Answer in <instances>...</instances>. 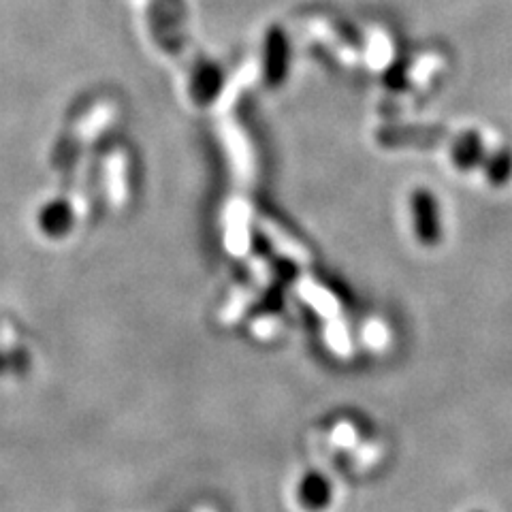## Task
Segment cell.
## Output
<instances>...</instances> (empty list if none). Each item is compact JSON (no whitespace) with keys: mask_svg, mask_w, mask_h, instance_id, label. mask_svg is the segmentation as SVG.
Returning <instances> with one entry per match:
<instances>
[{"mask_svg":"<svg viewBox=\"0 0 512 512\" xmlns=\"http://www.w3.org/2000/svg\"><path fill=\"white\" fill-rule=\"evenodd\" d=\"M416 212V227L425 244H436L440 237V222H438V205L429 192H421L414 203Z\"/></svg>","mask_w":512,"mask_h":512,"instance_id":"6da1fadb","label":"cell"},{"mask_svg":"<svg viewBox=\"0 0 512 512\" xmlns=\"http://www.w3.org/2000/svg\"><path fill=\"white\" fill-rule=\"evenodd\" d=\"M199 512H214V510H210V508H205V510H199Z\"/></svg>","mask_w":512,"mask_h":512,"instance_id":"5b68a950","label":"cell"},{"mask_svg":"<svg viewBox=\"0 0 512 512\" xmlns=\"http://www.w3.org/2000/svg\"><path fill=\"white\" fill-rule=\"evenodd\" d=\"M487 178L491 184H506L512 178V150H500L487 163Z\"/></svg>","mask_w":512,"mask_h":512,"instance_id":"3957f363","label":"cell"},{"mask_svg":"<svg viewBox=\"0 0 512 512\" xmlns=\"http://www.w3.org/2000/svg\"><path fill=\"white\" fill-rule=\"evenodd\" d=\"M483 141H480V135L476 133H470V135H463L457 146L453 150V156H455V163L463 169H472L476 167L480 160H483Z\"/></svg>","mask_w":512,"mask_h":512,"instance_id":"7a4b0ae2","label":"cell"},{"mask_svg":"<svg viewBox=\"0 0 512 512\" xmlns=\"http://www.w3.org/2000/svg\"><path fill=\"white\" fill-rule=\"evenodd\" d=\"M335 442H342L344 446H350L352 442H355V431H352L350 425H340L338 429H335Z\"/></svg>","mask_w":512,"mask_h":512,"instance_id":"277c9868","label":"cell"}]
</instances>
